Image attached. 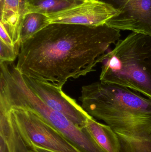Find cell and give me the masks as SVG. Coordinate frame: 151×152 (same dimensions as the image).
<instances>
[{
    "instance_id": "1",
    "label": "cell",
    "mask_w": 151,
    "mask_h": 152,
    "mask_svg": "<svg viewBox=\"0 0 151 152\" xmlns=\"http://www.w3.org/2000/svg\"><path fill=\"white\" fill-rule=\"evenodd\" d=\"M120 37V30L106 24H50L21 44L16 66L23 75L62 88L70 79L95 71Z\"/></svg>"
},
{
    "instance_id": "2",
    "label": "cell",
    "mask_w": 151,
    "mask_h": 152,
    "mask_svg": "<svg viewBox=\"0 0 151 152\" xmlns=\"http://www.w3.org/2000/svg\"><path fill=\"white\" fill-rule=\"evenodd\" d=\"M79 100L94 118L117 134L144 137L151 134V99L129 88L101 81L83 86Z\"/></svg>"
},
{
    "instance_id": "3",
    "label": "cell",
    "mask_w": 151,
    "mask_h": 152,
    "mask_svg": "<svg viewBox=\"0 0 151 152\" xmlns=\"http://www.w3.org/2000/svg\"><path fill=\"white\" fill-rule=\"evenodd\" d=\"M100 58V81L127 88L151 99V36L132 32Z\"/></svg>"
},
{
    "instance_id": "4",
    "label": "cell",
    "mask_w": 151,
    "mask_h": 152,
    "mask_svg": "<svg viewBox=\"0 0 151 152\" xmlns=\"http://www.w3.org/2000/svg\"><path fill=\"white\" fill-rule=\"evenodd\" d=\"M0 108L9 111L27 145H36L53 152H82L32 111L17 107Z\"/></svg>"
},
{
    "instance_id": "5",
    "label": "cell",
    "mask_w": 151,
    "mask_h": 152,
    "mask_svg": "<svg viewBox=\"0 0 151 152\" xmlns=\"http://www.w3.org/2000/svg\"><path fill=\"white\" fill-rule=\"evenodd\" d=\"M22 76L28 87L48 107L64 114L77 126H86L91 116L74 99L65 94L62 88L50 82Z\"/></svg>"
},
{
    "instance_id": "6",
    "label": "cell",
    "mask_w": 151,
    "mask_h": 152,
    "mask_svg": "<svg viewBox=\"0 0 151 152\" xmlns=\"http://www.w3.org/2000/svg\"><path fill=\"white\" fill-rule=\"evenodd\" d=\"M119 12L106 25L151 36V0H100Z\"/></svg>"
},
{
    "instance_id": "7",
    "label": "cell",
    "mask_w": 151,
    "mask_h": 152,
    "mask_svg": "<svg viewBox=\"0 0 151 152\" xmlns=\"http://www.w3.org/2000/svg\"><path fill=\"white\" fill-rule=\"evenodd\" d=\"M119 12L100 0L86 1L72 8L47 16L50 24H73L98 26L106 24Z\"/></svg>"
},
{
    "instance_id": "8",
    "label": "cell",
    "mask_w": 151,
    "mask_h": 152,
    "mask_svg": "<svg viewBox=\"0 0 151 152\" xmlns=\"http://www.w3.org/2000/svg\"><path fill=\"white\" fill-rule=\"evenodd\" d=\"M25 14L23 0H1V24L15 46L20 47V30Z\"/></svg>"
},
{
    "instance_id": "9",
    "label": "cell",
    "mask_w": 151,
    "mask_h": 152,
    "mask_svg": "<svg viewBox=\"0 0 151 152\" xmlns=\"http://www.w3.org/2000/svg\"><path fill=\"white\" fill-rule=\"evenodd\" d=\"M84 127L105 151L119 152L118 136L110 126L98 122L91 116Z\"/></svg>"
},
{
    "instance_id": "10",
    "label": "cell",
    "mask_w": 151,
    "mask_h": 152,
    "mask_svg": "<svg viewBox=\"0 0 151 152\" xmlns=\"http://www.w3.org/2000/svg\"><path fill=\"white\" fill-rule=\"evenodd\" d=\"M0 137L6 142L9 152H30L6 110H0Z\"/></svg>"
},
{
    "instance_id": "11",
    "label": "cell",
    "mask_w": 151,
    "mask_h": 152,
    "mask_svg": "<svg viewBox=\"0 0 151 152\" xmlns=\"http://www.w3.org/2000/svg\"><path fill=\"white\" fill-rule=\"evenodd\" d=\"M86 0H23L25 13H40L48 16L72 8Z\"/></svg>"
},
{
    "instance_id": "12",
    "label": "cell",
    "mask_w": 151,
    "mask_h": 152,
    "mask_svg": "<svg viewBox=\"0 0 151 152\" xmlns=\"http://www.w3.org/2000/svg\"><path fill=\"white\" fill-rule=\"evenodd\" d=\"M49 24L46 15L35 12L25 14L20 30L21 44L31 38Z\"/></svg>"
},
{
    "instance_id": "13",
    "label": "cell",
    "mask_w": 151,
    "mask_h": 152,
    "mask_svg": "<svg viewBox=\"0 0 151 152\" xmlns=\"http://www.w3.org/2000/svg\"><path fill=\"white\" fill-rule=\"evenodd\" d=\"M117 134L120 143L119 152H151V134L144 137Z\"/></svg>"
},
{
    "instance_id": "14",
    "label": "cell",
    "mask_w": 151,
    "mask_h": 152,
    "mask_svg": "<svg viewBox=\"0 0 151 152\" xmlns=\"http://www.w3.org/2000/svg\"><path fill=\"white\" fill-rule=\"evenodd\" d=\"M20 47L9 45L0 41V62H13L18 58Z\"/></svg>"
},
{
    "instance_id": "15",
    "label": "cell",
    "mask_w": 151,
    "mask_h": 152,
    "mask_svg": "<svg viewBox=\"0 0 151 152\" xmlns=\"http://www.w3.org/2000/svg\"><path fill=\"white\" fill-rule=\"evenodd\" d=\"M1 32H0V41L4 42L5 43L9 45H12V46H15L13 45L12 41L11 39L9 34L7 33L6 30H5L4 26L1 24ZM20 47V46H19Z\"/></svg>"
},
{
    "instance_id": "16",
    "label": "cell",
    "mask_w": 151,
    "mask_h": 152,
    "mask_svg": "<svg viewBox=\"0 0 151 152\" xmlns=\"http://www.w3.org/2000/svg\"><path fill=\"white\" fill-rule=\"evenodd\" d=\"M27 146L30 151L33 152H53L46 150V149L41 148V147H39V146H36V145H27Z\"/></svg>"
},
{
    "instance_id": "17",
    "label": "cell",
    "mask_w": 151,
    "mask_h": 152,
    "mask_svg": "<svg viewBox=\"0 0 151 152\" xmlns=\"http://www.w3.org/2000/svg\"><path fill=\"white\" fill-rule=\"evenodd\" d=\"M0 152H9L6 142L1 137H0Z\"/></svg>"
},
{
    "instance_id": "18",
    "label": "cell",
    "mask_w": 151,
    "mask_h": 152,
    "mask_svg": "<svg viewBox=\"0 0 151 152\" xmlns=\"http://www.w3.org/2000/svg\"><path fill=\"white\" fill-rule=\"evenodd\" d=\"M86 1H93V0H86Z\"/></svg>"
},
{
    "instance_id": "19",
    "label": "cell",
    "mask_w": 151,
    "mask_h": 152,
    "mask_svg": "<svg viewBox=\"0 0 151 152\" xmlns=\"http://www.w3.org/2000/svg\"><path fill=\"white\" fill-rule=\"evenodd\" d=\"M29 151H30V152H33L32 151H30V150H29Z\"/></svg>"
}]
</instances>
